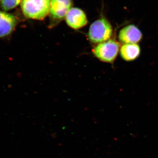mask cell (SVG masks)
I'll return each mask as SVG.
<instances>
[{
	"instance_id": "obj_5",
	"label": "cell",
	"mask_w": 158,
	"mask_h": 158,
	"mask_svg": "<svg viewBox=\"0 0 158 158\" xmlns=\"http://www.w3.org/2000/svg\"><path fill=\"white\" fill-rule=\"evenodd\" d=\"M118 38L120 42L124 44H137L141 41L143 35L138 27L135 25H129L120 30Z\"/></svg>"
},
{
	"instance_id": "obj_6",
	"label": "cell",
	"mask_w": 158,
	"mask_h": 158,
	"mask_svg": "<svg viewBox=\"0 0 158 158\" xmlns=\"http://www.w3.org/2000/svg\"><path fill=\"white\" fill-rule=\"evenodd\" d=\"M65 19L67 25L75 30L81 28L88 23L85 12L79 8H72L66 14Z\"/></svg>"
},
{
	"instance_id": "obj_8",
	"label": "cell",
	"mask_w": 158,
	"mask_h": 158,
	"mask_svg": "<svg viewBox=\"0 0 158 158\" xmlns=\"http://www.w3.org/2000/svg\"><path fill=\"white\" fill-rule=\"evenodd\" d=\"M119 52L123 60L131 62L139 57L141 54V48L137 44H123L120 47Z\"/></svg>"
},
{
	"instance_id": "obj_7",
	"label": "cell",
	"mask_w": 158,
	"mask_h": 158,
	"mask_svg": "<svg viewBox=\"0 0 158 158\" xmlns=\"http://www.w3.org/2000/svg\"><path fill=\"white\" fill-rule=\"evenodd\" d=\"M17 20L14 15L0 11V38L9 36L14 31Z\"/></svg>"
},
{
	"instance_id": "obj_2",
	"label": "cell",
	"mask_w": 158,
	"mask_h": 158,
	"mask_svg": "<svg viewBox=\"0 0 158 158\" xmlns=\"http://www.w3.org/2000/svg\"><path fill=\"white\" fill-rule=\"evenodd\" d=\"M113 34V28L110 22L105 19L95 21L90 25L88 39L94 44H100L109 40Z\"/></svg>"
},
{
	"instance_id": "obj_4",
	"label": "cell",
	"mask_w": 158,
	"mask_h": 158,
	"mask_svg": "<svg viewBox=\"0 0 158 158\" xmlns=\"http://www.w3.org/2000/svg\"><path fill=\"white\" fill-rule=\"evenodd\" d=\"M72 5L73 0H50L49 14L53 25L65 18Z\"/></svg>"
},
{
	"instance_id": "obj_3",
	"label": "cell",
	"mask_w": 158,
	"mask_h": 158,
	"mask_svg": "<svg viewBox=\"0 0 158 158\" xmlns=\"http://www.w3.org/2000/svg\"><path fill=\"white\" fill-rule=\"evenodd\" d=\"M120 44L114 40H109L98 44L92 49V53L99 60L107 63H112L118 56Z\"/></svg>"
},
{
	"instance_id": "obj_9",
	"label": "cell",
	"mask_w": 158,
	"mask_h": 158,
	"mask_svg": "<svg viewBox=\"0 0 158 158\" xmlns=\"http://www.w3.org/2000/svg\"><path fill=\"white\" fill-rule=\"evenodd\" d=\"M22 0H1V6L5 11H9L15 8Z\"/></svg>"
},
{
	"instance_id": "obj_1",
	"label": "cell",
	"mask_w": 158,
	"mask_h": 158,
	"mask_svg": "<svg viewBox=\"0 0 158 158\" xmlns=\"http://www.w3.org/2000/svg\"><path fill=\"white\" fill-rule=\"evenodd\" d=\"M50 0H22L21 9L27 18L41 20L50 12Z\"/></svg>"
}]
</instances>
